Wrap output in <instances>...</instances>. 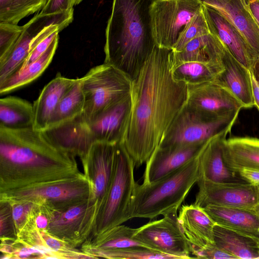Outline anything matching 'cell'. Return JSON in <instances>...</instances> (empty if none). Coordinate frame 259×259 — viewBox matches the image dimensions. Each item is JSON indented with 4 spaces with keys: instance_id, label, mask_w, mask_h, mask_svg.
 <instances>
[{
    "instance_id": "obj_1",
    "label": "cell",
    "mask_w": 259,
    "mask_h": 259,
    "mask_svg": "<svg viewBox=\"0 0 259 259\" xmlns=\"http://www.w3.org/2000/svg\"><path fill=\"white\" fill-rule=\"evenodd\" d=\"M172 54L156 45L133 81L131 110L121 143L135 167L148 160L187 102V84L172 74Z\"/></svg>"
},
{
    "instance_id": "obj_2",
    "label": "cell",
    "mask_w": 259,
    "mask_h": 259,
    "mask_svg": "<svg viewBox=\"0 0 259 259\" xmlns=\"http://www.w3.org/2000/svg\"><path fill=\"white\" fill-rule=\"evenodd\" d=\"M79 172L75 156L53 144L42 131L0 127V192Z\"/></svg>"
},
{
    "instance_id": "obj_3",
    "label": "cell",
    "mask_w": 259,
    "mask_h": 259,
    "mask_svg": "<svg viewBox=\"0 0 259 259\" xmlns=\"http://www.w3.org/2000/svg\"><path fill=\"white\" fill-rule=\"evenodd\" d=\"M155 0H113L105 31L104 63L138 76L156 46L151 7Z\"/></svg>"
},
{
    "instance_id": "obj_4",
    "label": "cell",
    "mask_w": 259,
    "mask_h": 259,
    "mask_svg": "<svg viewBox=\"0 0 259 259\" xmlns=\"http://www.w3.org/2000/svg\"><path fill=\"white\" fill-rule=\"evenodd\" d=\"M132 106L131 95L126 97L90 122L76 118L42 131L53 144L79 158L98 142L122 141Z\"/></svg>"
},
{
    "instance_id": "obj_5",
    "label": "cell",
    "mask_w": 259,
    "mask_h": 259,
    "mask_svg": "<svg viewBox=\"0 0 259 259\" xmlns=\"http://www.w3.org/2000/svg\"><path fill=\"white\" fill-rule=\"evenodd\" d=\"M201 177L198 154L156 181L141 185L136 183L128 210V220L152 219L177 211Z\"/></svg>"
},
{
    "instance_id": "obj_6",
    "label": "cell",
    "mask_w": 259,
    "mask_h": 259,
    "mask_svg": "<svg viewBox=\"0 0 259 259\" xmlns=\"http://www.w3.org/2000/svg\"><path fill=\"white\" fill-rule=\"evenodd\" d=\"M80 80L84 107L81 114L75 118L82 122L94 121L131 94L133 80L118 69L104 63L91 68Z\"/></svg>"
},
{
    "instance_id": "obj_7",
    "label": "cell",
    "mask_w": 259,
    "mask_h": 259,
    "mask_svg": "<svg viewBox=\"0 0 259 259\" xmlns=\"http://www.w3.org/2000/svg\"><path fill=\"white\" fill-rule=\"evenodd\" d=\"M91 184L81 172L59 180L0 192V201L31 200L51 210L64 209L91 197Z\"/></svg>"
},
{
    "instance_id": "obj_8",
    "label": "cell",
    "mask_w": 259,
    "mask_h": 259,
    "mask_svg": "<svg viewBox=\"0 0 259 259\" xmlns=\"http://www.w3.org/2000/svg\"><path fill=\"white\" fill-rule=\"evenodd\" d=\"M135 167L132 159L120 142L115 173L100 207L95 228L90 237L128 220V210L136 184Z\"/></svg>"
},
{
    "instance_id": "obj_9",
    "label": "cell",
    "mask_w": 259,
    "mask_h": 259,
    "mask_svg": "<svg viewBox=\"0 0 259 259\" xmlns=\"http://www.w3.org/2000/svg\"><path fill=\"white\" fill-rule=\"evenodd\" d=\"M239 112L210 118L199 115L185 105L167 131L159 147L204 144L224 132H230Z\"/></svg>"
},
{
    "instance_id": "obj_10",
    "label": "cell",
    "mask_w": 259,
    "mask_h": 259,
    "mask_svg": "<svg viewBox=\"0 0 259 259\" xmlns=\"http://www.w3.org/2000/svg\"><path fill=\"white\" fill-rule=\"evenodd\" d=\"M100 205L91 197L64 209L42 210L49 219L46 230L78 248L92 235Z\"/></svg>"
},
{
    "instance_id": "obj_11",
    "label": "cell",
    "mask_w": 259,
    "mask_h": 259,
    "mask_svg": "<svg viewBox=\"0 0 259 259\" xmlns=\"http://www.w3.org/2000/svg\"><path fill=\"white\" fill-rule=\"evenodd\" d=\"M202 8L200 0H155L150 13L156 45L172 50L186 25Z\"/></svg>"
},
{
    "instance_id": "obj_12",
    "label": "cell",
    "mask_w": 259,
    "mask_h": 259,
    "mask_svg": "<svg viewBox=\"0 0 259 259\" xmlns=\"http://www.w3.org/2000/svg\"><path fill=\"white\" fill-rule=\"evenodd\" d=\"M136 228L133 237L145 247L176 256L192 258L189 244L180 227L177 211Z\"/></svg>"
},
{
    "instance_id": "obj_13",
    "label": "cell",
    "mask_w": 259,
    "mask_h": 259,
    "mask_svg": "<svg viewBox=\"0 0 259 259\" xmlns=\"http://www.w3.org/2000/svg\"><path fill=\"white\" fill-rule=\"evenodd\" d=\"M119 143L95 142L80 158L83 174L91 184V198L100 207L115 173Z\"/></svg>"
},
{
    "instance_id": "obj_14",
    "label": "cell",
    "mask_w": 259,
    "mask_h": 259,
    "mask_svg": "<svg viewBox=\"0 0 259 259\" xmlns=\"http://www.w3.org/2000/svg\"><path fill=\"white\" fill-rule=\"evenodd\" d=\"M73 19V11L35 15L23 25V30L7 55L0 60V83L19 71L29 54L33 38L45 28L58 25L65 28Z\"/></svg>"
},
{
    "instance_id": "obj_15",
    "label": "cell",
    "mask_w": 259,
    "mask_h": 259,
    "mask_svg": "<svg viewBox=\"0 0 259 259\" xmlns=\"http://www.w3.org/2000/svg\"><path fill=\"white\" fill-rule=\"evenodd\" d=\"M194 203L255 209L258 205L256 186L247 182L217 183L200 177Z\"/></svg>"
},
{
    "instance_id": "obj_16",
    "label": "cell",
    "mask_w": 259,
    "mask_h": 259,
    "mask_svg": "<svg viewBox=\"0 0 259 259\" xmlns=\"http://www.w3.org/2000/svg\"><path fill=\"white\" fill-rule=\"evenodd\" d=\"M187 85L186 106L203 117L217 118L243 108L231 93L213 81Z\"/></svg>"
},
{
    "instance_id": "obj_17",
    "label": "cell",
    "mask_w": 259,
    "mask_h": 259,
    "mask_svg": "<svg viewBox=\"0 0 259 259\" xmlns=\"http://www.w3.org/2000/svg\"><path fill=\"white\" fill-rule=\"evenodd\" d=\"M202 11L209 32L219 38L240 63L254 72L259 65V57L242 34L214 9L202 4Z\"/></svg>"
},
{
    "instance_id": "obj_18",
    "label": "cell",
    "mask_w": 259,
    "mask_h": 259,
    "mask_svg": "<svg viewBox=\"0 0 259 259\" xmlns=\"http://www.w3.org/2000/svg\"><path fill=\"white\" fill-rule=\"evenodd\" d=\"M205 143L158 147L145 163L143 183L156 181L180 167L197 156Z\"/></svg>"
},
{
    "instance_id": "obj_19",
    "label": "cell",
    "mask_w": 259,
    "mask_h": 259,
    "mask_svg": "<svg viewBox=\"0 0 259 259\" xmlns=\"http://www.w3.org/2000/svg\"><path fill=\"white\" fill-rule=\"evenodd\" d=\"M178 220L189 244L191 252L215 244L213 228L216 224L202 207L194 203L182 205Z\"/></svg>"
},
{
    "instance_id": "obj_20",
    "label": "cell",
    "mask_w": 259,
    "mask_h": 259,
    "mask_svg": "<svg viewBox=\"0 0 259 259\" xmlns=\"http://www.w3.org/2000/svg\"><path fill=\"white\" fill-rule=\"evenodd\" d=\"M222 63L224 68L213 82L231 93L243 108L254 106L250 71L240 63L226 47Z\"/></svg>"
},
{
    "instance_id": "obj_21",
    "label": "cell",
    "mask_w": 259,
    "mask_h": 259,
    "mask_svg": "<svg viewBox=\"0 0 259 259\" xmlns=\"http://www.w3.org/2000/svg\"><path fill=\"white\" fill-rule=\"evenodd\" d=\"M229 132H224L210 139L204 144L199 153L202 177L217 183L246 182L238 174L229 169L224 162L223 145Z\"/></svg>"
},
{
    "instance_id": "obj_22",
    "label": "cell",
    "mask_w": 259,
    "mask_h": 259,
    "mask_svg": "<svg viewBox=\"0 0 259 259\" xmlns=\"http://www.w3.org/2000/svg\"><path fill=\"white\" fill-rule=\"evenodd\" d=\"M223 15L242 34L259 57V26L246 0H200Z\"/></svg>"
},
{
    "instance_id": "obj_23",
    "label": "cell",
    "mask_w": 259,
    "mask_h": 259,
    "mask_svg": "<svg viewBox=\"0 0 259 259\" xmlns=\"http://www.w3.org/2000/svg\"><path fill=\"white\" fill-rule=\"evenodd\" d=\"M202 208L217 225L259 241V213L255 208L216 205Z\"/></svg>"
},
{
    "instance_id": "obj_24",
    "label": "cell",
    "mask_w": 259,
    "mask_h": 259,
    "mask_svg": "<svg viewBox=\"0 0 259 259\" xmlns=\"http://www.w3.org/2000/svg\"><path fill=\"white\" fill-rule=\"evenodd\" d=\"M75 80L76 79L65 77L58 73L44 87L33 104V128L40 131L48 128L61 98Z\"/></svg>"
},
{
    "instance_id": "obj_25",
    "label": "cell",
    "mask_w": 259,
    "mask_h": 259,
    "mask_svg": "<svg viewBox=\"0 0 259 259\" xmlns=\"http://www.w3.org/2000/svg\"><path fill=\"white\" fill-rule=\"evenodd\" d=\"M225 49L219 38L209 33L191 40L180 51H173L172 65L189 61L223 64Z\"/></svg>"
},
{
    "instance_id": "obj_26",
    "label": "cell",
    "mask_w": 259,
    "mask_h": 259,
    "mask_svg": "<svg viewBox=\"0 0 259 259\" xmlns=\"http://www.w3.org/2000/svg\"><path fill=\"white\" fill-rule=\"evenodd\" d=\"M223 158L231 171L237 173L245 168L259 169V139L236 137L226 139Z\"/></svg>"
},
{
    "instance_id": "obj_27",
    "label": "cell",
    "mask_w": 259,
    "mask_h": 259,
    "mask_svg": "<svg viewBox=\"0 0 259 259\" xmlns=\"http://www.w3.org/2000/svg\"><path fill=\"white\" fill-rule=\"evenodd\" d=\"M213 238L218 247L236 258H259V241L217 224Z\"/></svg>"
},
{
    "instance_id": "obj_28",
    "label": "cell",
    "mask_w": 259,
    "mask_h": 259,
    "mask_svg": "<svg viewBox=\"0 0 259 259\" xmlns=\"http://www.w3.org/2000/svg\"><path fill=\"white\" fill-rule=\"evenodd\" d=\"M33 106L15 96L0 99V127L19 130L33 127Z\"/></svg>"
},
{
    "instance_id": "obj_29",
    "label": "cell",
    "mask_w": 259,
    "mask_h": 259,
    "mask_svg": "<svg viewBox=\"0 0 259 259\" xmlns=\"http://www.w3.org/2000/svg\"><path fill=\"white\" fill-rule=\"evenodd\" d=\"M58 40L59 36H57L38 59L0 83L1 95L25 86L40 76L51 63L57 48Z\"/></svg>"
},
{
    "instance_id": "obj_30",
    "label": "cell",
    "mask_w": 259,
    "mask_h": 259,
    "mask_svg": "<svg viewBox=\"0 0 259 259\" xmlns=\"http://www.w3.org/2000/svg\"><path fill=\"white\" fill-rule=\"evenodd\" d=\"M136 230V228L122 224L114 226L89 237L81 246L80 249L83 251L89 249L109 250L136 246H145L133 237Z\"/></svg>"
},
{
    "instance_id": "obj_31",
    "label": "cell",
    "mask_w": 259,
    "mask_h": 259,
    "mask_svg": "<svg viewBox=\"0 0 259 259\" xmlns=\"http://www.w3.org/2000/svg\"><path fill=\"white\" fill-rule=\"evenodd\" d=\"M224 68L223 64H213L189 61L172 65L174 78L187 85L213 81Z\"/></svg>"
},
{
    "instance_id": "obj_32",
    "label": "cell",
    "mask_w": 259,
    "mask_h": 259,
    "mask_svg": "<svg viewBox=\"0 0 259 259\" xmlns=\"http://www.w3.org/2000/svg\"><path fill=\"white\" fill-rule=\"evenodd\" d=\"M84 107V96L80 78H78L61 98L47 129L59 125L79 116L82 113Z\"/></svg>"
},
{
    "instance_id": "obj_33",
    "label": "cell",
    "mask_w": 259,
    "mask_h": 259,
    "mask_svg": "<svg viewBox=\"0 0 259 259\" xmlns=\"http://www.w3.org/2000/svg\"><path fill=\"white\" fill-rule=\"evenodd\" d=\"M48 0H0V23H18L40 11Z\"/></svg>"
},
{
    "instance_id": "obj_34",
    "label": "cell",
    "mask_w": 259,
    "mask_h": 259,
    "mask_svg": "<svg viewBox=\"0 0 259 259\" xmlns=\"http://www.w3.org/2000/svg\"><path fill=\"white\" fill-rule=\"evenodd\" d=\"M83 252L92 258L178 259L176 256L159 252L142 246L109 250L89 249Z\"/></svg>"
},
{
    "instance_id": "obj_35",
    "label": "cell",
    "mask_w": 259,
    "mask_h": 259,
    "mask_svg": "<svg viewBox=\"0 0 259 259\" xmlns=\"http://www.w3.org/2000/svg\"><path fill=\"white\" fill-rule=\"evenodd\" d=\"M0 240L1 259L50 258L45 251L18 238Z\"/></svg>"
},
{
    "instance_id": "obj_36",
    "label": "cell",
    "mask_w": 259,
    "mask_h": 259,
    "mask_svg": "<svg viewBox=\"0 0 259 259\" xmlns=\"http://www.w3.org/2000/svg\"><path fill=\"white\" fill-rule=\"evenodd\" d=\"M40 231L44 245L54 254L56 258H92L81 249L52 235L46 230H40Z\"/></svg>"
},
{
    "instance_id": "obj_37",
    "label": "cell",
    "mask_w": 259,
    "mask_h": 259,
    "mask_svg": "<svg viewBox=\"0 0 259 259\" xmlns=\"http://www.w3.org/2000/svg\"><path fill=\"white\" fill-rule=\"evenodd\" d=\"M207 23L202 9L186 25L179 35L174 51H179L194 39L209 33Z\"/></svg>"
},
{
    "instance_id": "obj_38",
    "label": "cell",
    "mask_w": 259,
    "mask_h": 259,
    "mask_svg": "<svg viewBox=\"0 0 259 259\" xmlns=\"http://www.w3.org/2000/svg\"><path fill=\"white\" fill-rule=\"evenodd\" d=\"M8 202L11 206L12 217L17 235L26 224L35 217L41 206L37 202L31 200Z\"/></svg>"
},
{
    "instance_id": "obj_39",
    "label": "cell",
    "mask_w": 259,
    "mask_h": 259,
    "mask_svg": "<svg viewBox=\"0 0 259 259\" xmlns=\"http://www.w3.org/2000/svg\"><path fill=\"white\" fill-rule=\"evenodd\" d=\"M23 30V26L10 23H0V60L7 55Z\"/></svg>"
},
{
    "instance_id": "obj_40",
    "label": "cell",
    "mask_w": 259,
    "mask_h": 259,
    "mask_svg": "<svg viewBox=\"0 0 259 259\" xmlns=\"http://www.w3.org/2000/svg\"><path fill=\"white\" fill-rule=\"evenodd\" d=\"M17 238L9 202L0 201V240Z\"/></svg>"
},
{
    "instance_id": "obj_41",
    "label": "cell",
    "mask_w": 259,
    "mask_h": 259,
    "mask_svg": "<svg viewBox=\"0 0 259 259\" xmlns=\"http://www.w3.org/2000/svg\"><path fill=\"white\" fill-rule=\"evenodd\" d=\"M60 31H56L39 42L29 53L21 68L38 59L49 48ZM20 69V70H21Z\"/></svg>"
},
{
    "instance_id": "obj_42",
    "label": "cell",
    "mask_w": 259,
    "mask_h": 259,
    "mask_svg": "<svg viewBox=\"0 0 259 259\" xmlns=\"http://www.w3.org/2000/svg\"><path fill=\"white\" fill-rule=\"evenodd\" d=\"M191 253L198 258L208 259H232L236 258L224 250L218 247L215 244L203 249H196L191 251Z\"/></svg>"
},
{
    "instance_id": "obj_43",
    "label": "cell",
    "mask_w": 259,
    "mask_h": 259,
    "mask_svg": "<svg viewBox=\"0 0 259 259\" xmlns=\"http://www.w3.org/2000/svg\"><path fill=\"white\" fill-rule=\"evenodd\" d=\"M75 5V0H48L39 13L49 15L73 11Z\"/></svg>"
},
{
    "instance_id": "obj_44",
    "label": "cell",
    "mask_w": 259,
    "mask_h": 259,
    "mask_svg": "<svg viewBox=\"0 0 259 259\" xmlns=\"http://www.w3.org/2000/svg\"><path fill=\"white\" fill-rule=\"evenodd\" d=\"M238 174L245 181L255 186L259 185V169L245 168Z\"/></svg>"
},
{
    "instance_id": "obj_45",
    "label": "cell",
    "mask_w": 259,
    "mask_h": 259,
    "mask_svg": "<svg viewBox=\"0 0 259 259\" xmlns=\"http://www.w3.org/2000/svg\"><path fill=\"white\" fill-rule=\"evenodd\" d=\"M252 84V95L255 106L259 111V78L250 71Z\"/></svg>"
},
{
    "instance_id": "obj_46",
    "label": "cell",
    "mask_w": 259,
    "mask_h": 259,
    "mask_svg": "<svg viewBox=\"0 0 259 259\" xmlns=\"http://www.w3.org/2000/svg\"><path fill=\"white\" fill-rule=\"evenodd\" d=\"M249 10L259 26V0H246Z\"/></svg>"
},
{
    "instance_id": "obj_47",
    "label": "cell",
    "mask_w": 259,
    "mask_h": 259,
    "mask_svg": "<svg viewBox=\"0 0 259 259\" xmlns=\"http://www.w3.org/2000/svg\"><path fill=\"white\" fill-rule=\"evenodd\" d=\"M257 77L259 78V65H258L253 73Z\"/></svg>"
},
{
    "instance_id": "obj_48",
    "label": "cell",
    "mask_w": 259,
    "mask_h": 259,
    "mask_svg": "<svg viewBox=\"0 0 259 259\" xmlns=\"http://www.w3.org/2000/svg\"><path fill=\"white\" fill-rule=\"evenodd\" d=\"M256 186V190H257V200H258V205H259V185Z\"/></svg>"
},
{
    "instance_id": "obj_49",
    "label": "cell",
    "mask_w": 259,
    "mask_h": 259,
    "mask_svg": "<svg viewBox=\"0 0 259 259\" xmlns=\"http://www.w3.org/2000/svg\"><path fill=\"white\" fill-rule=\"evenodd\" d=\"M83 0H75L76 5L79 4L80 2H81Z\"/></svg>"
},
{
    "instance_id": "obj_50",
    "label": "cell",
    "mask_w": 259,
    "mask_h": 259,
    "mask_svg": "<svg viewBox=\"0 0 259 259\" xmlns=\"http://www.w3.org/2000/svg\"></svg>"
}]
</instances>
